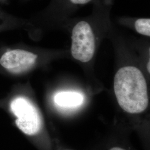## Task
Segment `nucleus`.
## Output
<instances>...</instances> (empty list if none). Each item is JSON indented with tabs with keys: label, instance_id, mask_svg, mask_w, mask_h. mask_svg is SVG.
I'll use <instances>...</instances> for the list:
<instances>
[{
	"label": "nucleus",
	"instance_id": "obj_1",
	"mask_svg": "<svg viewBox=\"0 0 150 150\" xmlns=\"http://www.w3.org/2000/svg\"><path fill=\"white\" fill-rule=\"evenodd\" d=\"M114 91L120 106L127 112L139 113L149 104L147 86L141 71L134 66H126L117 72Z\"/></svg>",
	"mask_w": 150,
	"mask_h": 150
},
{
	"label": "nucleus",
	"instance_id": "obj_2",
	"mask_svg": "<svg viewBox=\"0 0 150 150\" xmlns=\"http://www.w3.org/2000/svg\"><path fill=\"white\" fill-rule=\"evenodd\" d=\"M12 112L16 117V126L25 134H38L42 128V119L36 106L24 97H17L10 103Z\"/></svg>",
	"mask_w": 150,
	"mask_h": 150
},
{
	"label": "nucleus",
	"instance_id": "obj_3",
	"mask_svg": "<svg viewBox=\"0 0 150 150\" xmlns=\"http://www.w3.org/2000/svg\"><path fill=\"white\" fill-rule=\"evenodd\" d=\"M95 51V40L91 26L87 22H79L72 30L71 54L73 57L82 62H87L93 58Z\"/></svg>",
	"mask_w": 150,
	"mask_h": 150
},
{
	"label": "nucleus",
	"instance_id": "obj_4",
	"mask_svg": "<svg viewBox=\"0 0 150 150\" xmlns=\"http://www.w3.org/2000/svg\"><path fill=\"white\" fill-rule=\"evenodd\" d=\"M38 56L20 48L6 50L0 57V66L12 74H20L31 69L35 65Z\"/></svg>",
	"mask_w": 150,
	"mask_h": 150
},
{
	"label": "nucleus",
	"instance_id": "obj_5",
	"mask_svg": "<svg viewBox=\"0 0 150 150\" xmlns=\"http://www.w3.org/2000/svg\"><path fill=\"white\" fill-rule=\"evenodd\" d=\"M83 101V97L80 93L74 91L59 92L54 97V102L62 108H72L80 106Z\"/></svg>",
	"mask_w": 150,
	"mask_h": 150
},
{
	"label": "nucleus",
	"instance_id": "obj_6",
	"mask_svg": "<svg viewBox=\"0 0 150 150\" xmlns=\"http://www.w3.org/2000/svg\"><path fill=\"white\" fill-rule=\"evenodd\" d=\"M134 27L137 32L141 35L150 37V18H139L136 20L134 23Z\"/></svg>",
	"mask_w": 150,
	"mask_h": 150
},
{
	"label": "nucleus",
	"instance_id": "obj_7",
	"mask_svg": "<svg viewBox=\"0 0 150 150\" xmlns=\"http://www.w3.org/2000/svg\"><path fill=\"white\" fill-rule=\"evenodd\" d=\"M91 0H70V2L75 5H85L89 2H90Z\"/></svg>",
	"mask_w": 150,
	"mask_h": 150
},
{
	"label": "nucleus",
	"instance_id": "obj_8",
	"mask_svg": "<svg viewBox=\"0 0 150 150\" xmlns=\"http://www.w3.org/2000/svg\"><path fill=\"white\" fill-rule=\"evenodd\" d=\"M110 150H125L122 149V148H120V147H113L112 149H111Z\"/></svg>",
	"mask_w": 150,
	"mask_h": 150
},
{
	"label": "nucleus",
	"instance_id": "obj_9",
	"mask_svg": "<svg viewBox=\"0 0 150 150\" xmlns=\"http://www.w3.org/2000/svg\"><path fill=\"white\" fill-rule=\"evenodd\" d=\"M150 61H149V62L147 64V71L149 73L150 72Z\"/></svg>",
	"mask_w": 150,
	"mask_h": 150
}]
</instances>
